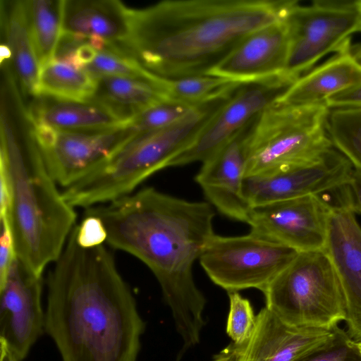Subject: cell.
<instances>
[{
    "instance_id": "6da1fadb",
    "label": "cell",
    "mask_w": 361,
    "mask_h": 361,
    "mask_svg": "<svg viewBox=\"0 0 361 361\" xmlns=\"http://www.w3.org/2000/svg\"><path fill=\"white\" fill-rule=\"evenodd\" d=\"M99 217L106 243L145 264L157 279L183 344L175 361L199 343L205 325L206 298L192 272L204 247L215 234L214 208L145 187L109 203L86 209Z\"/></svg>"
},
{
    "instance_id": "7a4b0ae2",
    "label": "cell",
    "mask_w": 361,
    "mask_h": 361,
    "mask_svg": "<svg viewBox=\"0 0 361 361\" xmlns=\"http://www.w3.org/2000/svg\"><path fill=\"white\" fill-rule=\"evenodd\" d=\"M75 226L48 274L44 332L61 361H137L145 322L135 298L113 253L80 247Z\"/></svg>"
},
{
    "instance_id": "3957f363",
    "label": "cell",
    "mask_w": 361,
    "mask_h": 361,
    "mask_svg": "<svg viewBox=\"0 0 361 361\" xmlns=\"http://www.w3.org/2000/svg\"><path fill=\"white\" fill-rule=\"evenodd\" d=\"M292 0H165L128 7L120 47L166 79L206 75L247 36L285 18Z\"/></svg>"
},
{
    "instance_id": "277c9868",
    "label": "cell",
    "mask_w": 361,
    "mask_h": 361,
    "mask_svg": "<svg viewBox=\"0 0 361 361\" xmlns=\"http://www.w3.org/2000/svg\"><path fill=\"white\" fill-rule=\"evenodd\" d=\"M6 106H1L0 172L10 191L8 217L16 256L32 274L61 255L75 226L74 207L63 198L29 133L20 139Z\"/></svg>"
},
{
    "instance_id": "5b68a950",
    "label": "cell",
    "mask_w": 361,
    "mask_h": 361,
    "mask_svg": "<svg viewBox=\"0 0 361 361\" xmlns=\"http://www.w3.org/2000/svg\"><path fill=\"white\" fill-rule=\"evenodd\" d=\"M228 98L204 104L169 127L134 136L106 161L62 188L63 198L73 207L86 209L135 192L190 145Z\"/></svg>"
},
{
    "instance_id": "8992f818",
    "label": "cell",
    "mask_w": 361,
    "mask_h": 361,
    "mask_svg": "<svg viewBox=\"0 0 361 361\" xmlns=\"http://www.w3.org/2000/svg\"><path fill=\"white\" fill-rule=\"evenodd\" d=\"M326 104L295 107L275 99L244 132L245 176L269 173L310 160L333 147Z\"/></svg>"
},
{
    "instance_id": "52a82bcc",
    "label": "cell",
    "mask_w": 361,
    "mask_h": 361,
    "mask_svg": "<svg viewBox=\"0 0 361 361\" xmlns=\"http://www.w3.org/2000/svg\"><path fill=\"white\" fill-rule=\"evenodd\" d=\"M263 293L265 307L293 326L331 329L345 320L342 288L324 250L298 252Z\"/></svg>"
},
{
    "instance_id": "ba28073f",
    "label": "cell",
    "mask_w": 361,
    "mask_h": 361,
    "mask_svg": "<svg viewBox=\"0 0 361 361\" xmlns=\"http://www.w3.org/2000/svg\"><path fill=\"white\" fill-rule=\"evenodd\" d=\"M289 50L284 76L294 82L326 54L350 44L361 31L357 1L317 0L302 6L293 1L285 17Z\"/></svg>"
},
{
    "instance_id": "9c48e42d",
    "label": "cell",
    "mask_w": 361,
    "mask_h": 361,
    "mask_svg": "<svg viewBox=\"0 0 361 361\" xmlns=\"http://www.w3.org/2000/svg\"><path fill=\"white\" fill-rule=\"evenodd\" d=\"M298 252L250 231L240 236L214 234L199 262L210 280L228 293L247 288L264 293Z\"/></svg>"
},
{
    "instance_id": "30bf717a",
    "label": "cell",
    "mask_w": 361,
    "mask_h": 361,
    "mask_svg": "<svg viewBox=\"0 0 361 361\" xmlns=\"http://www.w3.org/2000/svg\"><path fill=\"white\" fill-rule=\"evenodd\" d=\"M330 204L324 251L338 278L345 306L347 333L361 342V226L348 183L327 193Z\"/></svg>"
},
{
    "instance_id": "8fae6325",
    "label": "cell",
    "mask_w": 361,
    "mask_h": 361,
    "mask_svg": "<svg viewBox=\"0 0 361 361\" xmlns=\"http://www.w3.org/2000/svg\"><path fill=\"white\" fill-rule=\"evenodd\" d=\"M50 175L64 188L109 159L136 135L129 127L95 132L59 130L30 125Z\"/></svg>"
},
{
    "instance_id": "7c38bea8",
    "label": "cell",
    "mask_w": 361,
    "mask_h": 361,
    "mask_svg": "<svg viewBox=\"0 0 361 361\" xmlns=\"http://www.w3.org/2000/svg\"><path fill=\"white\" fill-rule=\"evenodd\" d=\"M291 85L285 79H278L240 86L212 114L190 145L171 160L169 167L203 163L210 159Z\"/></svg>"
},
{
    "instance_id": "4fadbf2b",
    "label": "cell",
    "mask_w": 361,
    "mask_h": 361,
    "mask_svg": "<svg viewBox=\"0 0 361 361\" xmlns=\"http://www.w3.org/2000/svg\"><path fill=\"white\" fill-rule=\"evenodd\" d=\"M330 204L326 192L251 207L250 232L298 252L323 250Z\"/></svg>"
},
{
    "instance_id": "5bb4252c",
    "label": "cell",
    "mask_w": 361,
    "mask_h": 361,
    "mask_svg": "<svg viewBox=\"0 0 361 361\" xmlns=\"http://www.w3.org/2000/svg\"><path fill=\"white\" fill-rule=\"evenodd\" d=\"M354 167L334 146L313 159L269 173L245 176L250 207L323 193L349 183Z\"/></svg>"
},
{
    "instance_id": "9a60e30c",
    "label": "cell",
    "mask_w": 361,
    "mask_h": 361,
    "mask_svg": "<svg viewBox=\"0 0 361 361\" xmlns=\"http://www.w3.org/2000/svg\"><path fill=\"white\" fill-rule=\"evenodd\" d=\"M42 288V276L32 274L18 258L0 283V340L19 361L44 332Z\"/></svg>"
},
{
    "instance_id": "2e32d148",
    "label": "cell",
    "mask_w": 361,
    "mask_h": 361,
    "mask_svg": "<svg viewBox=\"0 0 361 361\" xmlns=\"http://www.w3.org/2000/svg\"><path fill=\"white\" fill-rule=\"evenodd\" d=\"M331 329L288 325L264 307L256 315L255 329L241 343L231 342L211 361H297L328 341Z\"/></svg>"
},
{
    "instance_id": "e0dca14e",
    "label": "cell",
    "mask_w": 361,
    "mask_h": 361,
    "mask_svg": "<svg viewBox=\"0 0 361 361\" xmlns=\"http://www.w3.org/2000/svg\"><path fill=\"white\" fill-rule=\"evenodd\" d=\"M288 50L289 35L284 18L247 36L206 75L242 84L278 79L290 81L284 76Z\"/></svg>"
},
{
    "instance_id": "ac0fdd59",
    "label": "cell",
    "mask_w": 361,
    "mask_h": 361,
    "mask_svg": "<svg viewBox=\"0 0 361 361\" xmlns=\"http://www.w3.org/2000/svg\"><path fill=\"white\" fill-rule=\"evenodd\" d=\"M245 130L203 162L195 180L214 208L229 219L247 224L251 207L243 193Z\"/></svg>"
},
{
    "instance_id": "d6986e66",
    "label": "cell",
    "mask_w": 361,
    "mask_h": 361,
    "mask_svg": "<svg viewBox=\"0 0 361 361\" xmlns=\"http://www.w3.org/2000/svg\"><path fill=\"white\" fill-rule=\"evenodd\" d=\"M128 7L117 0H63L62 33L97 51L120 47L128 33Z\"/></svg>"
},
{
    "instance_id": "ffe728a7",
    "label": "cell",
    "mask_w": 361,
    "mask_h": 361,
    "mask_svg": "<svg viewBox=\"0 0 361 361\" xmlns=\"http://www.w3.org/2000/svg\"><path fill=\"white\" fill-rule=\"evenodd\" d=\"M360 84L361 67L350 44L300 76L276 99L295 107L326 104L331 97Z\"/></svg>"
},
{
    "instance_id": "44dd1931",
    "label": "cell",
    "mask_w": 361,
    "mask_h": 361,
    "mask_svg": "<svg viewBox=\"0 0 361 361\" xmlns=\"http://www.w3.org/2000/svg\"><path fill=\"white\" fill-rule=\"evenodd\" d=\"M25 116L30 125L83 132L127 128L132 120L93 100H59L42 96L37 97Z\"/></svg>"
},
{
    "instance_id": "7402d4cb",
    "label": "cell",
    "mask_w": 361,
    "mask_h": 361,
    "mask_svg": "<svg viewBox=\"0 0 361 361\" xmlns=\"http://www.w3.org/2000/svg\"><path fill=\"white\" fill-rule=\"evenodd\" d=\"M91 100L103 104L128 118L152 106L171 101L167 79L155 74L147 78H98Z\"/></svg>"
},
{
    "instance_id": "603a6c76",
    "label": "cell",
    "mask_w": 361,
    "mask_h": 361,
    "mask_svg": "<svg viewBox=\"0 0 361 361\" xmlns=\"http://www.w3.org/2000/svg\"><path fill=\"white\" fill-rule=\"evenodd\" d=\"M4 7L3 28L16 73L23 90L37 98L41 67L30 32L25 1H9Z\"/></svg>"
},
{
    "instance_id": "cb8c5ba5",
    "label": "cell",
    "mask_w": 361,
    "mask_h": 361,
    "mask_svg": "<svg viewBox=\"0 0 361 361\" xmlns=\"http://www.w3.org/2000/svg\"><path fill=\"white\" fill-rule=\"evenodd\" d=\"M97 84V78L86 71L54 58L41 67L38 97L89 101L94 95Z\"/></svg>"
},
{
    "instance_id": "d4e9b609",
    "label": "cell",
    "mask_w": 361,
    "mask_h": 361,
    "mask_svg": "<svg viewBox=\"0 0 361 361\" xmlns=\"http://www.w3.org/2000/svg\"><path fill=\"white\" fill-rule=\"evenodd\" d=\"M30 32L40 65L54 58L62 33L63 0L25 1Z\"/></svg>"
},
{
    "instance_id": "484cf974",
    "label": "cell",
    "mask_w": 361,
    "mask_h": 361,
    "mask_svg": "<svg viewBox=\"0 0 361 361\" xmlns=\"http://www.w3.org/2000/svg\"><path fill=\"white\" fill-rule=\"evenodd\" d=\"M243 85L246 84L210 75L167 79L170 100L191 106H200L228 97Z\"/></svg>"
},
{
    "instance_id": "4316f807",
    "label": "cell",
    "mask_w": 361,
    "mask_h": 361,
    "mask_svg": "<svg viewBox=\"0 0 361 361\" xmlns=\"http://www.w3.org/2000/svg\"><path fill=\"white\" fill-rule=\"evenodd\" d=\"M325 127L334 147L361 171V107L329 109Z\"/></svg>"
},
{
    "instance_id": "83f0119b",
    "label": "cell",
    "mask_w": 361,
    "mask_h": 361,
    "mask_svg": "<svg viewBox=\"0 0 361 361\" xmlns=\"http://www.w3.org/2000/svg\"><path fill=\"white\" fill-rule=\"evenodd\" d=\"M83 70L95 78L104 76L147 78L154 75L116 46L107 47L97 51L94 60L85 66Z\"/></svg>"
},
{
    "instance_id": "f1b7e54d",
    "label": "cell",
    "mask_w": 361,
    "mask_h": 361,
    "mask_svg": "<svg viewBox=\"0 0 361 361\" xmlns=\"http://www.w3.org/2000/svg\"><path fill=\"white\" fill-rule=\"evenodd\" d=\"M198 106L172 101L164 102L134 116L129 128L136 135L162 129L182 120Z\"/></svg>"
},
{
    "instance_id": "f546056e",
    "label": "cell",
    "mask_w": 361,
    "mask_h": 361,
    "mask_svg": "<svg viewBox=\"0 0 361 361\" xmlns=\"http://www.w3.org/2000/svg\"><path fill=\"white\" fill-rule=\"evenodd\" d=\"M297 361H361V350L347 331L336 326L328 341Z\"/></svg>"
},
{
    "instance_id": "4dcf8cb0",
    "label": "cell",
    "mask_w": 361,
    "mask_h": 361,
    "mask_svg": "<svg viewBox=\"0 0 361 361\" xmlns=\"http://www.w3.org/2000/svg\"><path fill=\"white\" fill-rule=\"evenodd\" d=\"M229 312L226 331L235 343H241L252 334L256 315L249 300L243 298L238 292L228 293Z\"/></svg>"
},
{
    "instance_id": "1f68e13d",
    "label": "cell",
    "mask_w": 361,
    "mask_h": 361,
    "mask_svg": "<svg viewBox=\"0 0 361 361\" xmlns=\"http://www.w3.org/2000/svg\"><path fill=\"white\" fill-rule=\"evenodd\" d=\"M75 238L80 247L93 248L106 242L107 233L99 217L85 214L81 223L75 226Z\"/></svg>"
},
{
    "instance_id": "d6a6232c",
    "label": "cell",
    "mask_w": 361,
    "mask_h": 361,
    "mask_svg": "<svg viewBox=\"0 0 361 361\" xmlns=\"http://www.w3.org/2000/svg\"><path fill=\"white\" fill-rule=\"evenodd\" d=\"M0 283H1L6 279L17 256L8 214L0 216Z\"/></svg>"
},
{
    "instance_id": "836d02e7",
    "label": "cell",
    "mask_w": 361,
    "mask_h": 361,
    "mask_svg": "<svg viewBox=\"0 0 361 361\" xmlns=\"http://www.w3.org/2000/svg\"><path fill=\"white\" fill-rule=\"evenodd\" d=\"M326 105L329 109L361 107V84L331 97Z\"/></svg>"
},
{
    "instance_id": "e575fe53",
    "label": "cell",
    "mask_w": 361,
    "mask_h": 361,
    "mask_svg": "<svg viewBox=\"0 0 361 361\" xmlns=\"http://www.w3.org/2000/svg\"><path fill=\"white\" fill-rule=\"evenodd\" d=\"M352 195L354 210L361 214V171L353 169L348 183Z\"/></svg>"
},
{
    "instance_id": "d590c367",
    "label": "cell",
    "mask_w": 361,
    "mask_h": 361,
    "mask_svg": "<svg viewBox=\"0 0 361 361\" xmlns=\"http://www.w3.org/2000/svg\"><path fill=\"white\" fill-rule=\"evenodd\" d=\"M0 361H19L6 343L0 340Z\"/></svg>"
},
{
    "instance_id": "8d00e7d4",
    "label": "cell",
    "mask_w": 361,
    "mask_h": 361,
    "mask_svg": "<svg viewBox=\"0 0 361 361\" xmlns=\"http://www.w3.org/2000/svg\"><path fill=\"white\" fill-rule=\"evenodd\" d=\"M0 61L1 64L8 59L12 58V52L10 47L7 44H1L0 47Z\"/></svg>"
},
{
    "instance_id": "74e56055",
    "label": "cell",
    "mask_w": 361,
    "mask_h": 361,
    "mask_svg": "<svg viewBox=\"0 0 361 361\" xmlns=\"http://www.w3.org/2000/svg\"><path fill=\"white\" fill-rule=\"evenodd\" d=\"M352 55L355 62L361 67V46L352 51Z\"/></svg>"
},
{
    "instance_id": "f35d334b",
    "label": "cell",
    "mask_w": 361,
    "mask_h": 361,
    "mask_svg": "<svg viewBox=\"0 0 361 361\" xmlns=\"http://www.w3.org/2000/svg\"><path fill=\"white\" fill-rule=\"evenodd\" d=\"M357 1H358V5H359V7H360V11H361V0H359Z\"/></svg>"
},
{
    "instance_id": "ab89813d",
    "label": "cell",
    "mask_w": 361,
    "mask_h": 361,
    "mask_svg": "<svg viewBox=\"0 0 361 361\" xmlns=\"http://www.w3.org/2000/svg\"><path fill=\"white\" fill-rule=\"evenodd\" d=\"M358 344H359L360 348V350H361V342H360V343H358Z\"/></svg>"
}]
</instances>
